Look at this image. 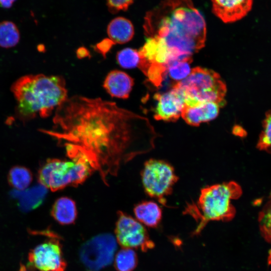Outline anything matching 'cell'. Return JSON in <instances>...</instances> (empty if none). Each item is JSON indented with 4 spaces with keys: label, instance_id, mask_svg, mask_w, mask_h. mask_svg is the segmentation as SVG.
<instances>
[{
    "label": "cell",
    "instance_id": "1",
    "mask_svg": "<svg viewBox=\"0 0 271 271\" xmlns=\"http://www.w3.org/2000/svg\"><path fill=\"white\" fill-rule=\"evenodd\" d=\"M53 122L52 129L41 131L56 140L69 159L87 163L106 186L122 166L153 150L158 136L147 118L100 98L68 97Z\"/></svg>",
    "mask_w": 271,
    "mask_h": 271
},
{
    "label": "cell",
    "instance_id": "2",
    "mask_svg": "<svg viewBox=\"0 0 271 271\" xmlns=\"http://www.w3.org/2000/svg\"><path fill=\"white\" fill-rule=\"evenodd\" d=\"M144 27L148 37L164 43L172 62L191 59L204 46L206 23L191 0H163L147 13Z\"/></svg>",
    "mask_w": 271,
    "mask_h": 271
},
{
    "label": "cell",
    "instance_id": "3",
    "mask_svg": "<svg viewBox=\"0 0 271 271\" xmlns=\"http://www.w3.org/2000/svg\"><path fill=\"white\" fill-rule=\"evenodd\" d=\"M17 101L16 115L26 122L37 115L49 116L67 98L65 79L57 75H27L11 87Z\"/></svg>",
    "mask_w": 271,
    "mask_h": 271
},
{
    "label": "cell",
    "instance_id": "4",
    "mask_svg": "<svg viewBox=\"0 0 271 271\" xmlns=\"http://www.w3.org/2000/svg\"><path fill=\"white\" fill-rule=\"evenodd\" d=\"M242 192L241 186L234 181L203 188L197 202L188 203L184 212L197 223L193 235L199 234L209 221L231 220L236 214L231 201L239 198Z\"/></svg>",
    "mask_w": 271,
    "mask_h": 271
},
{
    "label": "cell",
    "instance_id": "5",
    "mask_svg": "<svg viewBox=\"0 0 271 271\" xmlns=\"http://www.w3.org/2000/svg\"><path fill=\"white\" fill-rule=\"evenodd\" d=\"M174 86L183 92L186 105L203 102H214L220 106L225 104L226 85L219 75L212 70L195 67L186 78Z\"/></svg>",
    "mask_w": 271,
    "mask_h": 271
},
{
    "label": "cell",
    "instance_id": "6",
    "mask_svg": "<svg viewBox=\"0 0 271 271\" xmlns=\"http://www.w3.org/2000/svg\"><path fill=\"white\" fill-rule=\"evenodd\" d=\"M47 160L38 172L40 184L55 192L69 186L77 187L84 183L93 170L82 160Z\"/></svg>",
    "mask_w": 271,
    "mask_h": 271
},
{
    "label": "cell",
    "instance_id": "7",
    "mask_svg": "<svg viewBox=\"0 0 271 271\" xmlns=\"http://www.w3.org/2000/svg\"><path fill=\"white\" fill-rule=\"evenodd\" d=\"M141 178L147 195L167 206L166 197L172 193L179 179L174 167L166 161L151 159L144 164Z\"/></svg>",
    "mask_w": 271,
    "mask_h": 271
},
{
    "label": "cell",
    "instance_id": "8",
    "mask_svg": "<svg viewBox=\"0 0 271 271\" xmlns=\"http://www.w3.org/2000/svg\"><path fill=\"white\" fill-rule=\"evenodd\" d=\"M116 249V241L112 234H100L82 245L80 259L89 271H99L111 264Z\"/></svg>",
    "mask_w": 271,
    "mask_h": 271
},
{
    "label": "cell",
    "instance_id": "9",
    "mask_svg": "<svg viewBox=\"0 0 271 271\" xmlns=\"http://www.w3.org/2000/svg\"><path fill=\"white\" fill-rule=\"evenodd\" d=\"M49 238L38 245L29 253L30 265L39 271H65L64 258L59 237L50 231L43 232Z\"/></svg>",
    "mask_w": 271,
    "mask_h": 271
},
{
    "label": "cell",
    "instance_id": "10",
    "mask_svg": "<svg viewBox=\"0 0 271 271\" xmlns=\"http://www.w3.org/2000/svg\"><path fill=\"white\" fill-rule=\"evenodd\" d=\"M118 243L123 248L146 252L155 246L145 226L130 215L119 211L114 230Z\"/></svg>",
    "mask_w": 271,
    "mask_h": 271
},
{
    "label": "cell",
    "instance_id": "11",
    "mask_svg": "<svg viewBox=\"0 0 271 271\" xmlns=\"http://www.w3.org/2000/svg\"><path fill=\"white\" fill-rule=\"evenodd\" d=\"M156 101L154 112L157 120L175 121L181 115L185 105V98L182 91L173 86L170 90L154 96Z\"/></svg>",
    "mask_w": 271,
    "mask_h": 271
},
{
    "label": "cell",
    "instance_id": "12",
    "mask_svg": "<svg viewBox=\"0 0 271 271\" xmlns=\"http://www.w3.org/2000/svg\"><path fill=\"white\" fill-rule=\"evenodd\" d=\"M212 11L224 23H232L244 17L252 8L253 0H211Z\"/></svg>",
    "mask_w": 271,
    "mask_h": 271
},
{
    "label": "cell",
    "instance_id": "13",
    "mask_svg": "<svg viewBox=\"0 0 271 271\" xmlns=\"http://www.w3.org/2000/svg\"><path fill=\"white\" fill-rule=\"evenodd\" d=\"M220 106L214 102H203L193 105H185L181 116L186 123L198 126L215 119L218 115Z\"/></svg>",
    "mask_w": 271,
    "mask_h": 271
},
{
    "label": "cell",
    "instance_id": "14",
    "mask_svg": "<svg viewBox=\"0 0 271 271\" xmlns=\"http://www.w3.org/2000/svg\"><path fill=\"white\" fill-rule=\"evenodd\" d=\"M134 84L133 78L124 72L115 70L105 77L103 87L112 97L126 99Z\"/></svg>",
    "mask_w": 271,
    "mask_h": 271
},
{
    "label": "cell",
    "instance_id": "15",
    "mask_svg": "<svg viewBox=\"0 0 271 271\" xmlns=\"http://www.w3.org/2000/svg\"><path fill=\"white\" fill-rule=\"evenodd\" d=\"M133 212L138 221L151 228H156L161 222L162 211L160 206L152 201L137 204Z\"/></svg>",
    "mask_w": 271,
    "mask_h": 271
},
{
    "label": "cell",
    "instance_id": "16",
    "mask_svg": "<svg viewBox=\"0 0 271 271\" xmlns=\"http://www.w3.org/2000/svg\"><path fill=\"white\" fill-rule=\"evenodd\" d=\"M51 213L52 217L61 225L73 224L77 216L76 203L69 197H60L53 204Z\"/></svg>",
    "mask_w": 271,
    "mask_h": 271
},
{
    "label": "cell",
    "instance_id": "17",
    "mask_svg": "<svg viewBox=\"0 0 271 271\" xmlns=\"http://www.w3.org/2000/svg\"><path fill=\"white\" fill-rule=\"evenodd\" d=\"M108 37L112 42L124 44L129 42L134 35V28L131 22L123 17H117L108 24L107 29Z\"/></svg>",
    "mask_w": 271,
    "mask_h": 271
},
{
    "label": "cell",
    "instance_id": "18",
    "mask_svg": "<svg viewBox=\"0 0 271 271\" xmlns=\"http://www.w3.org/2000/svg\"><path fill=\"white\" fill-rule=\"evenodd\" d=\"M47 191L46 188L40 184L29 189L15 191L13 195L18 198L20 208L28 211L36 208L43 203Z\"/></svg>",
    "mask_w": 271,
    "mask_h": 271
},
{
    "label": "cell",
    "instance_id": "19",
    "mask_svg": "<svg viewBox=\"0 0 271 271\" xmlns=\"http://www.w3.org/2000/svg\"><path fill=\"white\" fill-rule=\"evenodd\" d=\"M8 180L9 184L16 190L23 191L30 185L33 180V175L28 168L17 166L10 170Z\"/></svg>",
    "mask_w": 271,
    "mask_h": 271
},
{
    "label": "cell",
    "instance_id": "20",
    "mask_svg": "<svg viewBox=\"0 0 271 271\" xmlns=\"http://www.w3.org/2000/svg\"><path fill=\"white\" fill-rule=\"evenodd\" d=\"M20 40V33L13 22L4 21L0 23V47L10 48L16 46Z\"/></svg>",
    "mask_w": 271,
    "mask_h": 271
},
{
    "label": "cell",
    "instance_id": "21",
    "mask_svg": "<svg viewBox=\"0 0 271 271\" xmlns=\"http://www.w3.org/2000/svg\"><path fill=\"white\" fill-rule=\"evenodd\" d=\"M138 262L136 252L132 248H123L116 253L114 265L117 271H133Z\"/></svg>",
    "mask_w": 271,
    "mask_h": 271
},
{
    "label": "cell",
    "instance_id": "22",
    "mask_svg": "<svg viewBox=\"0 0 271 271\" xmlns=\"http://www.w3.org/2000/svg\"><path fill=\"white\" fill-rule=\"evenodd\" d=\"M259 231L263 239L271 244V192L258 215Z\"/></svg>",
    "mask_w": 271,
    "mask_h": 271
},
{
    "label": "cell",
    "instance_id": "23",
    "mask_svg": "<svg viewBox=\"0 0 271 271\" xmlns=\"http://www.w3.org/2000/svg\"><path fill=\"white\" fill-rule=\"evenodd\" d=\"M191 62L192 59L172 61L167 65V73L174 81L177 82L181 81L190 74Z\"/></svg>",
    "mask_w": 271,
    "mask_h": 271
},
{
    "label": "cell",
    "instance_id": "24",
    "mask_svg": "<svg viewBox=\"0 0 271 271\" xmlns=\"http://www.w3.org/2000/svg\"><path fill=\"white\" fill-rule=\"evenodd\" d=\"M262 127L257 143V148L271 154V110L265 112L262 121Z\"/></svg>",
    "mask_w": 271,
    "mask_h": 271
},
{
    "label": "cell",
    "instance_id": "25",
    "mask_svg": "<svg viewBox=\"0 0 271 271\" xmlns=\"http://www.w3.org/2000/svg\"><path fill=\"white\" fill-rule=\"evenodd\" d=\"M116 60L121 67L130 69L138 66L140 58L138 51L126 48L117 52Z\"/></svg>",
    "mask_w": 271,
    "mask_h": 271
},
{
    "label": "cell",
    "instance_id": "26",
    "mask_svg": "<svg viewBox=\"0 0 271 271\" xmlns=\"http://www.w3.org/2000/svg\"><path fill=\"white\" fill-rule=\"evenodd\" d=\"M133 0H107L109 11L112 13L127 10Z\"/></svg>",
    "mask_w": 271,
    "mask_h": 271
},
{
    "label": "cell",
    "instance_id": "27",
    "mask_svg": "<svg viewBox=\"0 0 271 271\" xmlns=\"http://www.w3.org/2000/svg\"><path fill=\"white\" fill-rule=\"evenodd\" d=\"M113 45L114 44L109 39H104L96 44L95 50L100 53L104 57H105L107 53Z\"/></svg>",
    "mask_w": 271,
    "mask_h": 271
},
{
    "label": "cell",
    "instance_id": "28",
    "mask_svg": "<svg viewBox=\"0 0 271 271\" xmlns=\"http://www.w3.org/2000/svg\"><path fill=\"white\" fill-rule=\"evenodd\" d=\"M16 0H0V6L4 9H9Z\"/></svg>",
    "mask_w": 271,
    "mask_h": 271
},
{
    "label": "cell",
    "instance_id": "29",
    "mask_svg": "<svg viewBox=\"0 0 271 271\" xmlns=\"http://www.w3.org/2000/svg\"><path fill=\"white\" fill-rule=\"evenodd\" d=\"M233 133L234 134H236L237 136H239L242 137V136H244L245 131H244V130L241 127L237 125V126H235L233 127Z\"/></svg>",
    "mask_w": 271,
    "mask_h": 271
},
{
    "label": "cell",
    "instance_id": "30",
    "mask_svg": "<svg viewBox=\"0 0 271 271\" xmlns=\"http://www.w3.org/2000/svg\"><path fill=\"white\" fill-rule=\"evenodd\" d=\"M19 271H29V270L27 269V268L24 265L21 264L20 267Z\"/></svg>",
    "mask_w": 271,
    "mask_h": 271
}]
</instances>
